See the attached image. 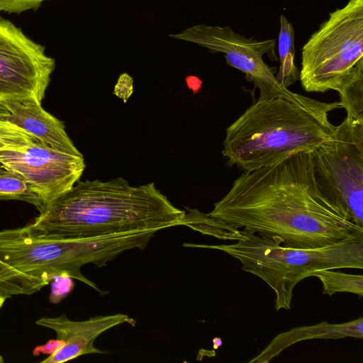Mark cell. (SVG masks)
I'll return each mask as SVG.
<instances>
[{"label":"cell","mask_w":363,"mask_h":363,"mask_svg":"<svg viewBox=\"0 0 363 363\" xmlns=\"http://www.w3.org/2000/svg\"><path fill=\"white\" fill-rule=\"evenodd\" d=\"M208 215L286 247H322L363 231L321 191L311 152L244 172Z\"/></svg>","instance_id":"obj_1"},{"label":"cell","mask_w":363,"mask_h":363,"mask_svg":"<svg viewBox=\"0 0 363 363\" xmlns=\"http://www.w3.org/2000/svg\"><path fill=\"white\" fill-rule=\"evenodd\" d=\"M185 213L152 182L133 186L121 177L79 180L26 225L41 233L86 237L159 231L182 225Z\"/></svg>","instance_id":"obj_2"},{"label":"cell","mask_w":363,"mask_h":363,"mask_svg":"<svg viewBox=\"0 0 363 363\" xmlns=\"http://www.w3.org/2000/svg\"><path fill=\"white\" fill-rule=\"evenodd\" d=\"M340 101L277 96L258 99L226 129L222 155L230 165L252 172L298 152H312L334 136L329 113Z\"/></svg>","instance_id":"obj_3"},{"label":"cell","mask_w":363,"mask_h":363,"mask_svg":"<svg viewBox=\"0 0 363 363\" xmlns=\"http://www.w3.org/2000/svg\"><path fill=\"white\" fill-rule=\"evenodd\" d=\"M156 230L93 236L41 233L23 227L0 230V259L15 269L49 283L57 275L77 279L101 295L102 291L81 272L87 264L106 266L121 253L144 249Z\"/></svg>","instance_id":"obj_4"},{"label":"cell","mask_w":363,"mask_h":363,"mask_svg":"<svg viewBox=\"0 0 363 363\" xmlns=\"http://www.w3.org/2000/svg\"><path fill=\"white\" fill-rule=\"evenodd\" d=\"M236 241L183 246L220 250L239 260L242 270L258 277L274 291L276 311L290 310L295 286L319 269L363 268V231L340 242L311 249L286 247L244 230H239Z\"/></svg>","instance_id":"obj_5"},{"label":"cell","mask_w":363,"mask_h":363,"mask_svg":"<svg viewBox=\"0 0 363 363\" xmlns=\"http://www.w3.org/2000/svg\"><path fill=\"white\" fill-rule=\"evenodd\" d=\"M363 77V0L329 13L301 49L299 80L307 92H337Z\"/></svg>","instance_id":"obj_6"},{"label":"cell","mask_w":363,"mask_h":363,"mask_svg":"<svg viewBox=\"0 0 363 363\" xmlns=\"http://www.w3.org/2000/svg\"><path fill=\"white\" fill-rule=\"evenodd\" d=\"M311 154L324 196L347 220L363 228V121L345 117L333 138Z\"/></svg>","instance_id":"obj_7"},{"label":"cell","mask_w":363,"mask_h":363,"mask_svg":"<svg viewBox=\"0 0 363 363\" xmlns=\"http://www.w3.org/2000/svg\"><path fill=\"white\" fill-rule=\"evenodd\" d=\"M169 36L223 53L226 63L244 73L247 81L253 82L255 89L259 90L258 99L284 96L301 101L306 97L281 86L274 76L277 68L264 62V55L272 60H277L274 53L275 39L259 40L246 38L228 26L205 23L194 25Z\"/></svg>","instance_id":"obj_8"},{"label":"cell","mask_w":363,"mask_h":363,"mask_svg":"<svg viewBox=\"0 0 363 363\" xmlns=\"http://www.w3.org/2000/svg\"><path fill=\"white\" fill-rule=\"evenodd\" d=\"M55 66L43 45L0 16V100L41 104Z\"/></svg>","instance_id":"obj_9"},{"label":"cell","mask_w":363,"mask_h":363,"mask_svg":"<svg viewBox=\"0 0 363 363\" xmlns=\"http://www.w3.org/2000/svg\"><path fill=\"white\" fill-rule=\"evenodd\" d=\"M0 164L27 181L45 207L69 191L86 167L82 155L62 152L40 141L17 150H0Z\"/></svg>","instance_id":"obj_10"},{"label":"cell","mask_w":363,"mask_h":363,"mask_svg":"<svg viewBox=\"0 0 363 363\" xmlns=\"http://www.w3.org/2000/svg\"><path fill=\"white\" fill-rule=\"evenodd\" d=\"M127 323L135 325L134 319L122 313L97 315L82 321L69 320L65 313L41 318L35 324L52 330L57 338L65 342L60 349L41 362L62 363L84 354L104 353L94 346L95 340L105 331Z\"/></svg>","instance_id":"obj_11"},{"label":"cell","mask_w":363,"mask_h":363,"mask_svg":"<svg viewBox=\"0 0 363 363\" xmlns=\"http://www.w3.org/2000/svg\"><path fill=\"white\" fill-rule=\"evenodd\" d=\"M6 102L11 113L8 121L55 149L82 155L68 136L63 122L46 111L41 104L33 100Z\"/></svg>","instance_id":"obj_12"},{"label":"cell","mask_w":363,"mask_h":363,"mask_svg":"<svg viewBox=\"0 0 363 363\" xmlns=\"http://www.w3.org/2000/svg\"><path fill=\"white\" fill-rule=\"evenodd\" d=\"M363 338V318L339 323L323 322L311 326L293 328L277 335L250 363H268L284 350L292 345L310 339H339L343 337Z\"/></svg>","instance_id":"obj_13"},{"label":"cell","mask_w":363,"mask_h":363,"mask_svg":"<svg viewBox=\"0 0 363 363\" xmlns=\"http://www.w3.org/2000/svg\"><path fill=\"white\" fill-rule=\"evenodd\" d=\"M278 36L279 67L276 77L278 82L287 88L299 79V70L295 65L294 29L285 16L281 15Z\"/></svg>","instance_id":"obj_14"},{"label":"cell","mask_w":363,"mask_h":363,"mask_svg":"<svg viewBox=\"0 0 363 363\" xmlns=\"http://www.w3.org/2000/svg\"><path fill=\"white\" fill-rule=\"evenodd\" d=\"M50 284L46 280L22 273L0 259V295H31Z\"/></svg>","instance_id":"obj_15"},{"label":"cell","mask_w":363,"mask_h":363,"mask_svg":"<svg viewBox=\"0 0 363 363\" xmlns=\"http://www.w3.org/2000/svg\"><path fill=\"white\" fill-rule=\"evenodd\" d=\"M0 200H18L30 203L38 211L45 204L30 184L20 175L0 166Z\"/></svg>","instance_id":"obj_16"},{"label":"cell","mask_w":363,"mask_h":363,"mask_svg":"<svg viewBox=\"0 0 363 363\" xmlns=\"http://www.w3.org/2000/svg\"><path fill=\"white\" fill-rule=\"evenodd\" d=\"M186 208L182 225H186L202 234L210 235L223 240H236L239 235L238 228L211 217L208 213L200 212L197 209Z\"/></svg>","instance_id":"obj_17"},{"label":"cell","mask_w":363,"mask_h":363,"mask_svg":"<svg viewBox=\"0 0 363 363\" xmlns=\"http://www.w3.org/2000/svg\"><path fill=\"white\" fill-rule=\"evenodd\" d=\"M311 277H318L323 284V294L332 296L337 292H348L363 296V276L346 274L333 269H319Z\"/></svg>","instance_id":"obj_18"},{"label":"cell","mask_w":363,"mask_h":363,"mask_svg":"<svg viewBox=\"0 0 363 363\" xmlns=\"http://www.w3.org/2000/svg\"><path fill=\"white\" fill-rule=\"evenodd\" d=\"M11 113L6 101L0 100V143L7 149L17 150L38 142L34 137L8 121Z\"/></svg>","instance_id":"obj_19"},{"label":"cell","mask_w":363,"mask_h":363,"mask_svg":"<svg viewBox=\"0 0 363 363\" xmlns=\"http://www.w3.org/2000/svg\"><path fill=\"white\" fill-rule=\"evenodd\" d=\"M342 108L349 118L363 121V77L345 84L339 91Z\"/></svg>","instance_id":"obj_20"},{"label":"cell","mask_w":363,"mask_h":363,"mask_svg":"<svg viewBox=\"0 0 363 363\" xmlns=\"http://www.w3.org/2000/svg\"><path fill=\"white\" fill-rule=\"evenodd\" d=\"M72 279L67 275H57L50 281V302L59 303L72 291L74 286Z\"/></svg>","instance_id":"obj_21"},{"label":"cell","mask_w":363,"mask_h":363,"mask_svg":"<svg viewBox=\"0 0 363 363\" xmlns=\"http://www.w3.org/2000/svg\"><path fill=\"white\" fill-rule=\"evenodd\" d=\"M48 0H0V11L20 14L28 11H37Z\"/></svg>","instance_id":"obj_22"},{"label":"cell","mask_w":363,"mask_h":363,"mask_svg":"<svg viewBox=\"0 0 363 363\" xmlns=\"http://www.w3.org/2000/svg\"><path fill=\"white\" fill-rule=\"evenodd\" d=\"M133 93V79L127 73L121 74L114 86L113 94L126 103Z\"/></svg>","instance_id":"obj_23"},{"label":"cell","mask_w":363,"mask_h":363,"mask_svg":"<svg viewBox=\"0 0 363 363\" xmlns=\"http://www.w3.org/2000/svg\"><path fill=\"white\" fill-rule=\"evenodd\" d=\"M65 345V342L62 340H50L46 344L38 345L33 350V355H38L40 354H52Z\"/></svg>","instance_id":"obj_24"},{"label":"cell","mask_w":363,"mask_h":363,"mask_svg":"<svg viewBox=\"0 0 363 363\" xmlns=\"http://www.w3.org/2000/svg\"><path fill=\"white\" fill-rule=\"evenodd\" d=\"M185 80L186 86L192 91L193 94L201 91L203 82L199 78L196 76L189 75L186 77Z\"/></svg>","instance_id":"obj_25"},{"label":"cell","mask_w":363,"mask_h":363,"mask_svg":"<svg viewBox=\"0 0 363 363\" xmlns=\"http://www.w3.org/2000/svg\"><path fill=\"white\" fill-rule=\"evenodd\" d=\"M223 344V341L220 337H214L213 339V349H218Z\"/></svg>","instance_id":"obj_26"},{"label":"cell","mask_w":363,"mask_h":363,"mask_svg":"<svg viewBox=\"0 0 363 363\" xmlns=\"http://www.w3.org/2000/svg\"><path fill=\"white\" fill-rule=\"evenodd\" d=\"M6 299V298L5 297L0 295V309L2 307V306L4 305Z\"/></svg>","instance_id":"obj_27"},{"label":"cell","mask_w":363,"mask_h":363,"mask_svg":"<svg viewBox=\"0 0 363 363\" xmlns=\"http://www.w3.org/2000/svg\"><path fill=\"white\" fill-rule=\"evenodd\" d=\"M7 149V147L0 143V150Z\"/></svg>","instance_id":"obj_28"},{"label":"cell","mask_w":363,"mask_h":363,"mask_svg":"<svg viewBox=\"0 0 363 363\" xmlns=\"http://www.w3.org/2000/svg\"><path fill=\"white\" fill-rule=\"evenodd\" d=\"M4 362L3 357L0 355V363Z\"/></svg>","instance_id":"obj_29"}]
</instances>
